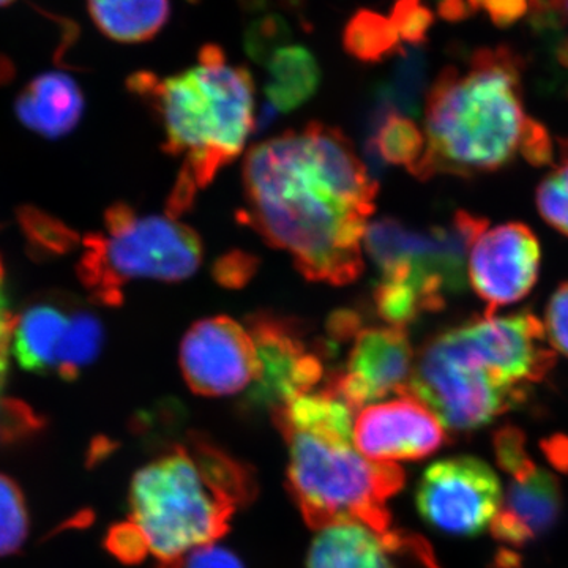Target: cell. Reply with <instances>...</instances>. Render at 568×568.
I'll return each mask as SVG.
<instances>
[{"mask_svg": "<svg viewBox=\"0 0 568 568\" xmlns=\"http://www.w3.org/2000/svg\"><path fill=\"white\" fill-rule=\"evenodd\" d=\"M377 189L342 130L310 122L248 152L239 219L290 254L306 280L343 286L364 271Z\"/></svg>", "mask_w": 568, "mask_h": 568, "instance_id": "6da1fadb", "label": "cell"}, {"mask_svg": "<svg viewBox=\"0 0 568 568\" xmlns=\"http://www.w3.org/2000/svg\"><path fill=\"white\" fill-rule=\"evenodd\" d=\"M424 134L418 179L495 173L518 155L545 166L555 155L545 126L526 114L518 55L504 47L443 70L426 93Z\"/></svg>", "mask_w": 568, "mask_h": 568, "instance_id": "7a4b0ae2", "label": "cell"}, {"mask_svg": "<svg viewBox=\"0 0 568 568\" xmlns=\"http://www.w3.org/2000/svg\"><path fill=\"white\" fill-rule=\"evenodd\" d=\"M129 85L160 115L164 152L182 159L168 201L170 216L178 219L244 151L254 129L252 74L230 62L222 48L205 44L196 65L168 78L134 74Z\"/></svg>", "mask_w": 568, "mask_h": 568, "instance_id": "3957f363", "label": "cell"}, {"mask_svg": "<svg viewBox=\"0 0 568 568\" xmlns=\"http://www.w3.org/2000/svg\"><path fill=\"white\" fill-rule=\"evenodd\" d=\"M254 496L253 470L194 435L138 470L125 523L145 555L166 564L220 540Z\"/></svg>", "mask_w": 568, "mask_h": 568, "instance_id": "277c9868", "label": "cell"}, {"mask_svg": "<svg viewBox=\"0 0 568 568\" xmlns=\"http://www.w3.org/2000/svg\"><path fill=\"white\" fill-rule=\"evenodd\" d=\"M521 377L517 336L500 317L480 315L422 346L409 390L448 432L473 433L528 402Z\"/></svg>", "mask_w": 568, "mask_h": 568, "instance_id": "5b68a950", "label": "cell"}, {"mask_svg": "<svg viewBox=\"0 0 568 568\" xmlns=\"http://www.w3.org/2000/svg\"><path fill=\"white\" fill-rule=\"evenodd\" d=\"M290 447L287 485L313 529L355 521L392 540L417 536L395 528L387 504L405 485L395 463L368 459L354 447L351 433L280 429Z\"/></svg>", "mask_w": 568, "mask_h": 568, "instance_id": "8992f818", "label": "cell"}, {"mask_svg": "<svg viewBox=\"0 0 568 568\" xmlns=\"http://www.w3.org/2000/svg\"><path fill=\"white\" fill-rule=\"evenodd\" d=\"M106 233L89 235L80 264L85 286L104 304H121V287L132 280L182 282L196 274L203 242L192 227L170 215H141L118 203L104 215Z\"/></svg>", "mask_w": 568, "mask_h": 568, "instance_id": "52a82bcc", "label": "cell"}, {"mask_svg": "<svg viewBox=\"0 0 568 568\" xmlns=\"http://www.w3.org/2000/svg\"><path fill=\"white\" fill-rule=\"evenodd\" d=\"M487 226L488 220L466 211L426 230L381 219L366 227L364 250L379 271V280L405 284L428 313H435L446 305L447 295L465 290L467 253Z\"/></svg>", "mask_w": 568, "mask_h": 568, "instance_id": "ba28073f", "label": "cell"}, {"mask_svg": "<svg viewBox=\"0 0 568 568\" xmlns=\"http://www.w3.org/2000/svg\"><path fill=\"white\" fill-rule=\"evenodd\" d=\"M102 320L65 302H37L18 316L11 354L26 372L74 381L102 354Z\"/></svg>", "mask_w": 568, "mask_h": 568, "instance_id": "9c48e42d", "label": "cell"}, {"mask_svg": "<svg viewBox=\"0 0 568 568\" xmlns=\"http://www.w3.org/2000/svg\"><path fill=\"white\" fill-rule=\"evenodd\" d=\"M497 465L510 476L489 530L499 544L525 547L551 530L564 506L559 478L536 465L526 437L515 426L495 435Z\"/></svg>", "mask_w": 568, "mask_h": 568, "instance_id": "30bf717a", "label": "cell"}, {"mask_svg": "<svg viewBox=\"0 0 568 568\" xmlns=\"http://www.w3.org/2000/svg\"><path fill=\"white\" fill-rule=\"evenodd\" d=\"M503 500L499 476L476 457L444 458L425 470L416 491L417 510L432 528L473 537L489 529Z\"/></svg>", "mask_w": 568, "mask_h": 568, "instance_id": "8fae6325", "label": "cell"}, {"mask_svg": "<svg viewBox=\"0 0 568 568\" xmlns=\"http://www.w3.org/2000/svg\"><path fill=\"white\" fill-rule=\"evenodd\" d=\"M246 328L260 362L256 381L246 395L250 407H267L272 413L320 386L324 354L310 347L297 321L263 312L246 317Z\"/></svg>", "mask_w": 568, "mask_h": 568, "instance_id": "7c38bea8", "label": "cell"}, {"mask_svg": "<svg viewBox=\"0 0 568 568\" xmlns=\"http://www.w3.org/2000/svg\"><path fill=\"white\" fill-rule=\"evenodd\" d=\"M182 375L194 394L230 396L252 387L260 372L248 328L230 316L194 323L179 353Z\"/></svg>", "mask_w": 568, "mask_h": 568, "instance_id": "4fadbf2b", "label": "cell"}, {"mask_svg": "<svg viewBox=\"0 0 568 568\" xmlns=\"http://www.w3.org/2000/svg\"><path fill=\"white\" fill-rule=\"evenodd\" d=\"M541 246L528 224L510 222L485 227L467 253L466 272L487 315L523 301L536 286Z\"/></svg>", "mask_w": 568, "mask_h": 568, "instance_id": "5bb4252c", "label": "cell"}, {"mask_svg": "<svg viewBox=\"0 0 568 568\" xmlns=\"http://www.w3.org/2000/svg\"><path fill=\"white\" fill-rule=\"evenodd\" d=\"M414 362L416 354L405 327H361L345 366L327 376L324 386L357 413L387 395L409 390Z\"/></svg>", "mask_w": 568, "mask_h": 568, "instance_id": "9a60e30c", "label": "cell"}, {"mask_svg": "<svg viewBox=\"0 0 568 568\" xmlns=\"http://www.w3.org/2000/svg\"><path fill=\"white\" fill-rule=\"evenodd\" d=\"M354 447L379 463L417 462L447 443L439 417L410 390L362 407L354 417Z\"/></svg>", "mask_w": 568, "mask_h": 568, "instance_id": "2e32d148", "label": "cell"}, {"mask_svg": "<svg viewBox=\"0 0 568 568\" xmlns=\"http://www.w3.org/2000/svg\"><path fill=\"white\" fill-rule=\"evenodd\" d=\"M395 556H410L426 568H439L420 538L392 540L355 521L317 529L306 556V568H396Z\"/></svg>", "mask_w": 568, "mask_h": 568, "instance_id": "e0dca14e", "label": "cell"}, {"mask_svg": "<svg viewBox=\"0 0 568 568\" xmlns=\"http://www.w3.org/2000/svg\"><path fill=\"white\" fill-rule=\"evenodd\" d=\"M14 112L32 132L58 140L77 129L84 112V95L69 74L51 71L26 85L14 103Z\"/></svg>", "mask_w": 568, "mask_h": 568, "instance_id": "ac0fdd59", "label": "cell"}, {"mask_svg": "<svg viewBox=\"0 0 568 568\" xmlns=\"http://www.w3.org/2000/svg\"><path fill=\"white\" fill-rule=\"evenodd\" d=\"M265 97L276 114L297 110L315 97L321 84L316 55L302 44H283L264 61Z\"/></svg>", "mask_w": 568, "mask_h": 568, "instance_id": "d6986e66", "label": "cell"}, {"mask_svg": "<svg viewBox=\"0 0 568 568\" xmlns=\"http://www.w3.org/2000/svg\"><path fill=\"white\" fill-rule=\"evenodd\" d=\"M89 13L108 39L142 43L166 26L171 0H89Z\"/></svg>", "mask_w": 568, "mask_h": 568, "instance_id": "ffe728a7", "label": "cell"}, {"mask_svg": "<svg viewBox=\"0 0 568 568\" xmlns=\"http://www.w3.org/2000/svg\"><path fill=\"white\" fill-rule=\"evenodd\" d=\"M366 149L373 163L405 166L414 174L425 152L424 130L409 115L376 106Z\"/></svg>", "mask_w": 568, "mask_h": 568, "instance_id": "44dd1931", "label": "cell"}, {"mask_svg": "<svg viewBox=\"0 0 568 568\" xmlns=\"http://www.w3.org/2000/svg\"><path fill=\"white\" fill-rule=\"evenodd\" d=\"M402 43L390 18L372 10L357 11L343 32L345 50L364 63L386 61L402 51Z\"/></svg>", "mask_w": 568, "mask_h": 568, "instance_id": "7402d4cb", "label": "cell"}, {"mask_svg": "<svg viewBox=\"0 0 568 568\" xmlns=\"http://www.w3.org/2000/svg\"><path fill=\"white\" fill-rule=\"evenodd\" d=\"M394 74L377 93V104L417 118L425 92L426 63L418 47L402 48Z\"/></svg>", "mask_w": 568, "mask_h": 568, "instance_id": "603a6c76", "label": "cell"}, {"mask_svg": "<svg viewBox=\"0 0 568 568\" xmlns=\"http://www.w3.org/2000/svg\"><path fill=\"white\" fill-rule=\"evenodd\" d=\"M558 144L559 162L537 186L536 204L541 219L568 237V138Z\"/></svg>", "mask_w": 568, "mask_h": 568, "instance_id": "cb8c5ba5", "label": "cell"}, {"mask_svg": "<svg viewBox=\"0 0 568 568\" xmlns=\"http://www.w3.org/2000/svg\"><path fill=\"white\" fill-rule=\"evenodd\" d=\"M28 534V507L21 488L0 474V558L20 551Z\"/></svg>", "mask_w": 568, "mask_h": 568, "instance_id": "d4e9b609", "label": "cell"}, {"mask_svg": "<svg viewBox=\"0 0 568 568\" xmlns=\"http://www.w3.org/2000/svg\"><path fill=\"white\" fill-rule=\"evenodd\" d=\"M11 351L0 353V443H13L39 428V420L24 403L3 398Z\"/></svg>", "mask_w": 568, "mask_h": 568, "instance_id": "484cf974", "label": "cell"}, {"mask_svg": "<svg viewBox=\"0 0 568 568\" xmlns=\"http://www.w3.org/2000/svg\"><path fill=\"white\" fill-rule=\"evenodd\" d=\"M388 18L407 47H420L428 39L433 14L422 0H395Z\"/></svg>", "mask_w": 568, "mask_h": 568, "instance_id": "4316f807", "label": "cell"}, {"mask_svg": "<svg viewBox=\"0 0 568 568\" xmlns=\"http://www.w3.org/2000/svg\"><path fill=\"white\" fill-rule=\"evenodd\" d=\"M544 327L549 346L568 357V282L559 284L549 297Z\"/></svg>", "mask_w": 568, "mask_h": 568, "instance_id": "83f0119b", "label": "cell"}, {"mask_svg": "<svg viewBox=\"0 0 568 568\" xmlns=\"http://www.w3.org/2000/svg\"><path fill=\"white\" fill-rule=\"evenodd\" d=\"M160 568H245V566L231 549L212 544L194 548L171 562L160 564Z\"/></svg>", "mask_w": 568, "mask_h": 568, "instance_id": "f1b7e54d", "label": "cell"}, {"mask_svg": "<svg viewBox=\"0 0 568 568\" xmlns=\"http://www.w3.org/2000/svg\"><path fill=\"white\" fill-rule=\"evenodd\" d=\"M257 261L252 254L235 252L224 254L216 261L213 267V275L216 282L223 284L224 287H242L253 278L256 272Z\"/></svg>", "mask_w": 568, "mask_h": 568, "instance_id": "f546056e", "label": "cell"}, {"mask_svg": "<svg viewBox=\"0 0 568 568\" xmlns=\"http://www.w3.org/2000/svg\"><path fill=\"white\" fill-rule=\"evenodd\" d=\"M534 9V22L538 32L549 39H564L568 28V0H528Z\"/></svg>", "mask_w": 568, "mask_h": 568, "instance_id": "4dcf8cb0", "label": "cell"}, {"mask_svg": "<svg viewBox=\"0 0 568 568\" xmlns=\"http://www.w3.org/2000/svg\"><path fill=\"white\" fill-rule=\"evenodd\" d=\"M17 320L18 316H14L13 308H11L10 293L7 290L6 275H3L2 263H0V353L10 351Z\"/></svg>", "mask_w": 568, "mask_h": 568, "instance_id": "1f68e13d", "label": "cell"}, {"mask_svg": "<svg viewBox=\"0 0 568 568\" xmlns=\"http://www.w3.org/2000/svg\"><path fill=\"white\" fill-rule=\"evenodd\" d=\"M11 2H14V0H0V7L9 6Z\"/></svg>", "mask_w": 568, "mask_h": 568, "instance_id": "d6a6232c", "label": "cell"}]
</instances>
